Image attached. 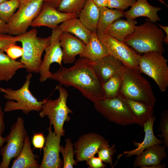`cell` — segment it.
<instances>
[{"label":"cell","instance_id":"obj_1","mask_svg":"<svg viewBox=\"0 0 168 168\" xmlns=\"http://www.w3.org/2000/svg\"><path fill=\"white\" fill-rule=\"evenodd\" d=\"M49 79L76 88L93 103L104 98L103 84L95 72L93 62L86 58L80 56L72 66L61 67Z\"/></svg>","mask_w":168,"mask_h":168},{"label":"cell","instance_id":"obj_2","mask_svg":"<svg viewBox=\"0 0 168 168\" xmlns=\"http://www.w3.org/2000/svg\"><path fill=\"white\" fill-rule=\"evenodd\" d=\"M165 37L163 30L147 18L143 24L136 26L134 31L125 38L124 42L138 54L152 51L163 54Z\"/></svg>","mask_w":168,"mask_h":168},{"label":"cell","instance_id":"obj_3","mask_svg":"<svg viewBox=\"0 0 168 168\" xmlns=\"http://www.w3.org/2000/svg\"><path fill=\"white\" fill-rule=\"evenodd\" d=\"M141 73L124 66L119 96L143 102L154 107L156 99L149 82Z\"/></svg>","mask_w":168,"mask_h":168},{"label":"cell","instance_id":"obj_4","mask_svg":"<svg viewBox=\"0 0 168 168\" xmlns=\"http://www.w3.org/2000/svg\"><path fill=\"white\" fill-rule=\"evenodd\" d=\"M32 76L31 73H29L26 77L24 83L18 89L0 87V91L4 94V97L8 100L5 103L4 112L21 110L27 114L30 112L41 110L43 104L47 99L39 101L30 92L29 87Z\"/></svg>","mask_w":168,"mask_h":168},{"label":"cell","instance_id":"obj_5","mask_svg":"<svg viewBox=\"0 0 168 168\" xmlns=\"http://www.w3.org/2000/svg\"><path fill=\"white\" fill-rule=\"evenodd\" d=\"M37 33V29L34 28L18 35L23 50L19 61L24 65L29 73H39L43 53L49 44L50 36L41 37L38 36Z\"/></svg>","mask_w":168,"mask_h":168},{"label":"cell","instance_id":"obj_6","mask_svg":"<svg viewBox=\"0 0 168 168\" xmlns=\"http://www.w3.org/2000/svg\"><path fill=\"white\" fill-rule=\"evenodd\" d=\"M56 87L59 93L58 98L55 100L47 99L43 105L39 115L41 118L47 116L50 125L53 126L56 135L61 137L65 136L64 123L69 121L70 117L68 114L73 112L67 104L68 96V91L60 85H57Z\"/></svg>","mask_w":168,"mask_h":168},{"label":"cell","instance_id":"obj_7","mask_svg":"<svg viewBox=\"0 0 168 168\" xmlns=\"http://www.w3.org/2000/svg\"><path fill=\"white\" fill-rule=\"evenodd\" d=\"M167 60L163 54L152 51L140 54L138 65L141 73L152 78L160 90L166 91L168 86V66Z\"/></svg>","mask_w":168,"mask_h":168},{"label":"cell","instance_id":"obj_8","mask_svg":"<svg viewBox=\"0 0 168 168\" xmlns=\"http://www.w3.org/2000/svg\"><path fill=\"white\" fill-rule=\"evenodd\" d=\"M93 103L97 112L110 122L123 126L135 124L133 113L120 96L103 98Z\"/></svg>","mask_w":168,"mask_h":168},{"label":"cell","instance_id":"obj_9","mask_svg":"<svg viewBox=\"0 0 168 168\" xmlns=\"http://www.w3.org/2000/svg\"><path fill=\"white\" fill-rule=\"evenodd\" d=\"M44 0H21L18 9L7 23V34L19 35L27 31L40 12Z\"/></svg>","mask_w":168,"mask_h":168},{"label":"cell","instance_id":"obj_10","mask_svg":"<svg viewBox=\"0 0 168 168\" xmlns=\"http://www.w3.org/2000/svg\"><path fill=\"white\" fill-rule=\"evenodd\" d=\"M27 135L24 119L18 117L11 126L9 134L5 137L6 144L1 147L0 154L2 160L0 163V168H8L12 159H16L18 156Z\"/></svg>","mask_w":168,"mask_h":168},{"label":"cell","instance_id":"obj_11","mask_svg":"<svg viewBox=\"0 0 168 168\" xmlns=\"http://www.w3.org/2000/svg\"><path fill=\"white\" fill-rule=\"evenodd\" d=\"M96 32L99 39L106 48L109 55L119 60L125 67L141 73L138 65L140 54L137 53L124 42L106 33L97 30Z\"/></svg>","mask_w":168,"mask_h":168},{"label":"cell","instance_id":"obj_12","mask_svg":"<svg viewBox=\"0 0 168 168\" xmlns=\"http://www.w3.org/2000/svg\"><path fill=\"white\" fill-rule=\"evenodd\" d=\"M76 161H86L94 156L101 148L110 146L109 141L102 135L94 133L84 134L74 144Z\"/></svg>","mask_w":168,"mask_h":168},{"label":"cell","instance_id":"obj_13","mask_svg":"<svg viewBox=\"0 0 168 168\" xmlns=\"http://www.w3.org/2000/svg\"><path fill=\"white\" fill-rule=\"evenodd\" d=\"M62 32L58 26L52 29L50 36L49 44L44 50L45 53L39 72V81L40 82H43L49 78L52 74L50 71V67L53 63H57L62 67L63 53L59 40Z\"/></svg>","mask_w":168,"mask_h":168},{"label":"cell","instance_id":"obj_14","mask_svg":"<svg viewBox=\"0 0 168 168\" xmlns=\"http://www.w3.org/2000/svg\"><path fill=\"white\" fill-rule=\"evenodd\" d=\"M48 133L43 149V156L39 168H61L63 161L60 158L61 138L53 132L50 125L47 128Z\"/></svg>","mask_w":168,"mask_h":168},{"label":"cell","instance_id":"obj_15","mask_svg":"<svg viewBox=\"0 0 168 168\" xmlns=\"http://www.w3.org/2000/svg\"><path fill=\"white\" fill-rule=\"evenodd\" d=\"M78 16L77 15L60 12L49 4L44 2L40 12L30 26L33 28L44 26L53 29L65 21Z\"/></svg>","mask_w":168,"mask_h":168},{"label":"cell","instance_id":"obj_16","mask_svg":"<svg viewBox=\"0 0 168 168\" xmlns=\"http://www.w3.org/2000/svg\"><path fill=\"white\" fill-rule=\"evenodd\" d=\"M60 45L62 48V62L65 64L75 62L76 57L83 52L85 44L72 34L62 31L59 37Z\"/></svg>","mask_w":168,"mask_h":168},{"label":"cell","instance_id":"obj_17","mask_svg":"<svg viewBox=\"0 0 168 168\" xmlns=\"http://www.w3.org/2000/svg\"><path fill=\"white\" fill-rule=\"evenodd\" d=\"M156 118L155 116H153L144 124L143 128L145 136L142 142L139 143L134 141L133 144L137 147L130 151H125L122 154H119L117 156L116 163L121 156L124 155H125L126 157H130L133 155L138 156L146 149L151 146L163 143V140L157 138L154 133L153 126Z\"/></svg>","mask_w":168,"mask_h":168},{"label":"cell","instance_id":"obj_18","mask_svg":"<svg viewBox=\"0 0 168 168\" xmlns=\"http://www.w3.org/2000/svg\"><path fill=\"white\" fill-rule=\"evenodd\" d=\"M124 66L121 62L110 55L93 62L95 72L102 84L121 72Z\"/></svg>","mask_w":168,"mask_h":168},{"label":"cell","instance_id":"obj_19","mask_svg":"<svg viewBox=\"0 0 168 168\" xmlns=\"http://www.w3.org/2000/svg\"><path fill=\"white\" fill-rule=\"evenodd\" d=\"M166 147L157 144L151 146L144 150L135 158L133 164L134 168H144L148 166L159 165L166 156Z\"/></svg>","mask_w":168,"mask_h":168},{"label":"cell","instance_id":"obj_20","mask_svg":"<svg viewBox=\"0 0 168 168\" xmlns=\"http://www.w3.org/2000/svg\"><path fill=\"white\" fill-rule=\"evenodd\" d=\"M161 10L160 7L150 4L147 0H137L129 10L124 12V17L129 19H135L141 16L146 17L152 22L156 23L161 19L157 14Z\"/></svg>","mask_w":168,"mask_h":168},{"label":"cell","instance_id":"obj_21","mask_svg":"<svg viewBox=\"0 0 168 168\" xmlns=\"http://www.w3.org/2000/svg\"><path fill=\"white\" fill-rule=\"evenodd\" d=\"M123 99L133 114L135 124L143 128L144 124L153 116L154 107L142 102Z\"/></svg>","mask_w":168,"mask_h":168},{"label":"cell","instance_id":"obj_22","mask_svg":"<svg viewBox=\"0 0 168 168\" xmlns=\"http://www.w3.org/2000/svg\"><path fill=\"white\" fill-rule=\"evenodd\" d=\"M99 15V8L92 0H86L78 17L83 25L93 32L97 29Z\"/></svg>","mask_w":168,"mask_h":168},{"label":"cell","instance_id":"obj_23","mask_svg":"<svg viewBox=\"0 0 168 168\" xmlns=\"http://www.w3.org/2000/svg\"><path fill=\"white\" fill-rule=\"evenodd\" d=\"M36 155L33 152L30 138H26L23 148L18 156L14 161L12 168H39L40 164L36 160Z\"/></svg>","mask_w":168,"mask_h":168},{"label":"cell","instance_id":"obj_24","mask_svg":"<svg viewBox=\"0 0 168 168\" xmlns=\"http://www.w3.org/2000/svg\"><path fill=\"white\" fill-rule=\"evenodd\" d=\"M96 32H91L89 42L85 44L83 53L80 55L93 62L109 55L106 48L98 38Z\"/></svg>","mask_w":168,"mask_h":168},{"label":"cell","instance_id":"obj_25","mask_svg":"<svg viewBox=\"0 0 168 168\" xmlns=\"http://www.w3.org/2000/svg\"><path fill=\"white\" fill-rule=\"evenodd\" d=\"M137 23L134 19L124 20L119 18L110 25L106 33L124 42L125 38L134 31Z\"/></svg>","mask_w":168,"mask_h":168},{"label":"cell","instance_id":"obj_26","mask_svg":"<svg viewBox=\"0 0 168 168\" xmlns=\"http://www.w3.org/2000/svg\"><path fill=\"white\" fill-rule=\"evenodd\" d=\"M58 27L62 31L72 34L85 44L89 42L91 32L83 25L77 17L65 21Z\"/></svg>","mask_w":168,"mask_h":168},{"label":"cell","instance_id":"obj_27","mask_svg":"<svg viewBox=\"0 0 168 168\" xmlns=\"http://www.w3.org/2000/svg\"><path fill=\"white\" fill-rule=\"evenodd\" d=\"M25 68L24 65L20 61L12 59L4 52L0 51V81H9L17 70Z\"/></svg>","mask_w":168,"mask_h":168},{"label":"cell","instance_id":"obj_28","mask_svg":"<svg viewBox=\"0 0 168 168\" xmlns=\"http://www.w3.org/2000/svg\"><path fill=\"white\" fill-rule=\"evenodd\" d=\"M99 8L100 15L97 30L101 32L106 33L115 21L124 17V11L107 7Z\"/></svg>","mask_w":168,"mask_h":168},{"label":"cell","instance_id":"obj_29","mask_svg":"<svg viewBox=\"0 0 168 168\" xmlns=\"http://www.w3.org/2000/svg\"><path fill=\"white\" fill-rule=\"evenodd\" d=\"M121 71L114 74L103 84L104 98L119 96L122 82Z\"/></svg>","mask_w":168,"mask_h":168},{"label":"cell","instance_id":"obj_30","mask_svg":"<svg viewBox=\"0 0 168 168\" xmlns=\"http://www.w3.org/2000/svg\"><path fill=\"white\" fill-rule=\"evenodd\" d=\"M66 144L65 147L60 145L59 148L60 152L62 154L63 158V168H73L74 166L77 165V162L74 159L75 152L73 150V146L71 140L69 138L65 139Z\"/></svg>","mask_w":168,"mask_h":168},{"label":"cell","instance_id":"obj_31","mask_svg":"<svg viewBox=\"0 0 168 168\" xmlns=\"http://www.w3.org/2000/svg\"><path fill=\"white\" fill-rule=\"evenodd\" d=\"M20 0H7L0 4V18L7 23L18 9Z\"/></svg>","mask_w":168,"mask_h":168},{"label":"cell","instance_id":"obj_32","mask_svg":"<svg viewBox=\"0 0 168 168\" xmlns=\"http://www.w3.org/2000/svg\"><path fill=\"white\" fill-rule=\"evenodd\" d=\"M86 0H62L57 9L59 11L79 16Z\"/></svg>","mask_w":168,"mask_h":168},{"label":"cell","instance_id":"obj_33","mask_svg":"<svg viewBox=\"0 0 168 168\" xmlns=\"http://www.w3.org/2000/svg\"><path fill=\"white\" fill-rule=\"evenodd\" d=\"M161 117L158 130L161 132L160 135L157 136L163 138V143L166 147H168V111L166 110L163 111L161 114Z\"/></svg>","mask_w":168,"mask_h":168},{"label":"cell","instance_id":"obj_34","mask_svg":"<svg viewBox=\"0 0 168 168\" xmlns=\"http://www.w3.org/2000/svg\"><path fill=\"white\" fill-rule=\"evenodd\" d=\"M115 145L113 144L111 146L103 147L98 152V156L102 161L105 164H108L112 167L113 156L116 152Z\"/></svg>","mask_w":168,"mask_h":168},{"label":"cell","instance_id":"obj_35","mask_svg":"<svg viewBox=\"0 0 168 168\" xmlns=\"http://www.w3.org/2000/svg\"><path fill=\"white\" fill-rule=\"evenodd\" d=\"M18 35H13L8 34L0 33V51L5 52L11 45L19 42Z\"/></svg>","mask_w":168,"mask_h":168},{"label":"cell","instance_id":"obj_36","mask_svg":"<svg viewBox=\"0 0 168 168\" xmlns=\"http://www.w3.org/2000/svg\"><path fill=\"white\" fill-rule=\"evenodd\" d=\"M137 0H108L107 7L122 11L132 6Z\"/></svg>","mask_w":168,"mask_h":168},{"label":"cell","instance_id":"obj_37","mask_svg":"<svg viewBox=\"0 0 168 168\" xmlns=\"http://www.w3.org/2000/svg\"><path fill=\"white\" fill-rule=\"evenodd\" d=\"M6 54L12 59L15 60L21 57L23 55V50L22 47L16 44L10 46L5 50Z\"/></svg>","mask_w":168,"mask_h":168},{"label":"cell","instance_id":"obj_38","mask_svg":"<svg viewBox=\"0 0 168 168\" xmlns=\"http://www.w3.org/2000/svg\"><path fill=\"white\" fill-rule=\"evenodd\" d=\"M45 139L42 133L34 134L32 140V144L35 148L41 150L45 144Z\"/></svg>","mask_w":168,"mask_h":168},{"label":"cell","instance_id":"obj_39","mask_svg":"<svg viewBox=\"0 0 168 168\" xmlns=\"http://www.w3.org/2000/svg\"><path fill=\"white\" fill-rule=\"evenodd\" d=\"M86 163L89 168H104L106 165L104 164L101 159L99 157L93 156L86 161Z\"/></svg>","mask_w":168,"mask_h":168},{"label":"cell","instance_id":"obj_40","mask_svg":"<svg viewBox=\"0 0 168 168\" xmlns=\"http://www.w3.org/2000/svg\"><path fill=\"white\" fill-rule=\"evenodd\" d=\"M4 118V113L0 105V133L1 134L4 132L5 129Z\"/></svg>","mask_w":168,"mask_h":168},{"label":"cell","instance_id":"obj_41","mask_svg":"<svg viewBox=\"0 0 168 168\" xmlns=\"http://www.w3.org/2000/svg\"><path fill=\"white\" fill-rule=\"evenodd\" d=\"M92 1L99 8L107 7L108 0H92Z\"/></svg>","mask_w":168,"mask_h":168},{"label":"cell","instance_id":"obj_42","mask_svg":"<svg viewBox=\"0 0 168 168\" xmlns=\"http://www.w3.org/2000/svg\"><path fill=\"white\" fill-rule=\"evenodd\" d=\"M62 0H44V2L47 3L54 8L57 9Z\"/></svg>","mask_w":168,"mask_h":168},{"label":"cell","instance_id":"obj_43","mask_svg":"<svg viewBox=\"0 0 168 168\" xmlns=\"http://www.w3.org/2000/svg\"><path fill=\"white\" fill-rule=\"evenodd\" d=\"M0 33L7 34V24L0 18Z\"/></svg>","mask_w":168,"mask_h":168},{"label":"cell","instance_id":"obj_44","mask_svg":"<svg viewBox=\"0 0 168 168\" xmlns=\"http://www.w3.org/2000/svg\"><path fill=\"white\" fill-rule=\"evenodd\" d=\"M160 28L162 29L166 33V36L164 37L163 40V42L166 44L168 43V26H163L158 24Z\"/></svg>","mask_w":168,"mask_h":168},{"label":"cell","instance_id":"obj_45","mask_svg":"<svg viewBox=\"0 0 168 168\" xmlns=\"http://www.w3.org/2000/svg\"><path fill=\"white\" fill-rule=\"evenodd\" d=\"M166 164H160L159 165H155L152 166H146L144 168H164L166 167Z\"/></svg>","mask_w":168,"mask_h":168},{"label":"cell","instance_id":"obj_46","mask_svg":"<svg viewBox=\"0 0 168 168\" xmlns=\"http://www.w3.org/2000/svg\"><path fill=\"white\" fill-rule=\"evenodd\" d=\"M2 134L0 133V147H2L7 141L6 137H3L2 136Z\"/></svg>","mask_w":168,"mask_h":168},{"label":"cell","instance_id":"obj_47","mask_svg":"<svg viewBox=\"0 0 168 168\" xmlns=\"http://www.w3.org/2000/svg\"><path fill=\"white\" fill-rule=\"evenodd\" d=\"M158 1H160V2H161V3H162L163 4H165L166 5V6H167L165 3V1H163V0H158Z\"/></svg>","mask_w":168,"mask_h":168},{"label":"cell","instance_id":"obj_48","mask_svg":"<svg viewBox=\"0 0 168 168\" xmlns=\"http://www.w3.org/2000/svg\"><path fill=\"white\" fill-rule=\"evenodd\" d=\"M7 0H0V4Z\"/></svg>","mask_w":168,"mask_h":168},{"label":"cell","instance_id":"obj_49","mask_svg":"<svg viewBox=\"0 0 168 168\" xmlns=\"http://www.w3.org/2000/svg\"></svg>","mask_w":168,"mask_h":168}]
</instances>
